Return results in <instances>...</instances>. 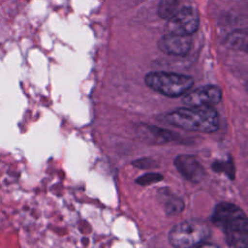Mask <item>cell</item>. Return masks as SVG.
<instances>
[{"label":"cell","mask_w":248,"mask_h":248,"mask_svg":"<svg viewBox=\"0 0 248 248\" xmlns=\"http://www.w3.org/2000/svg\"><path fill=\"white\" fill-rule=\"evenodd\" d=\"M213 224L219 227L229 246L246 248L248 245V221L237 205L230 202L218 203L212 213Z\"/></svg>","instance_id":"6da1fadb"},{"label":"cell","mask_w":248,"mask_h":248,"mask_svg":"<svg viewBox=\"0 0 248 248\" xmlns=\"http://www.w3.org/2000/svg\"><path fill=\"white\" fill-rule=\"evenodd\" d=\"M170 124L188 131L212 133L218 129V112L211 106H190L170 111L165 116Z\"/></svg>","instance_id":"7a4b0ae2"},{"label":"cell","mask_w":248,"mask_h":248,"mask_svg":"<svg viewBox=\"0 0 248 248\" xmlns=\"http://www.w3.org/2000/svg\"><path fill=\"white\" fill-rule=\"evenodd\" d=\"M210 230L203 221L191 219L176 224L169 232L170 243L178 248L201 246L209 236Z\"/></svg>","instance_id":"3957f363"},{"label":"cell","mask_w":248,"mask_h":248,"mask_svg":"<svg viewBox=\"0 0 248 248\" xmlns=\"http://www.w3.org/2000/svg\"><path fill=\"white\" fill-rule=\"evenodd\" d=\"M144 80L151 89L172 98L184 95L194 83L190 76L168 72H150Z\"/></svg>","instance_id":"277c9868"},{"label":"cell","mask_w":248,"mask_h":248,"mask_svg":"<svg viewBox=\"0 0 248 248\" xmlns=\"http://www.w3.org/2000/svg\"><path fill=\"white\" fill-rule=\"evenodd\" d=\"M199 25L198 12L193 7H182L168 19L166 31L167 33L191 36L198 30Z\"/></svg>","instance_id":"5b68a950"},{"label":"cell","mask_w":248,"mask_h":248,"mask_svg":"<svg viewBox=\"0 0 248 248\" xmlns=\"http://www.w3.org/2000/svg\"><path fill=\"white\" fill-rule=\"evenodd\" d=\"M222 91L216 85H204L184 94L183 103L187 106H213L220 102Z\"/></svg>","instance_id":"8992f818"},{"label":"cell","mask_w":248,"mask_h":248,"mask_svg":"<svg viewBox=\"0 0 248 248\" xmlns=\"http://www.w3.org/2000/svg\"><path fill=\"white\" fill-rule=\"evenodd\" d=\"M191 46L192 38L189 35L167 33L158 41V48L166 54L183 56L189 52Z\"/></svg>","instance_id":"52a82bcc"},{"label":"cell","mask_w":248,"mask_h":248,"mask_svg":"<svg viewBox=\"0 0 248 248\" xmlns=\"http://www.w3.org/2000/svg\"><path fill=\"white\" fill-rule=\"evenodd\" d=\"M176 170L189 181L200 182L205 174V170L201 162L193 155H179L174 159Z\"/></svg>","instance_id":"ba28073f"},{"label":"cell","mask_w":248,"mask_h":248,"mask_svg":"<svg viewBox=\"0 0 248 248\" xmlns=\"http://www.w3.org/2000/svg\"><path fill=\"white\" fill-rule=\"evenodd\" d=\"M225 44L230 48L246 51L247 50V32L245 30H235L230 33L225 40Z\"/></svg>","instance_id":"9c48e42d"},{"label":"cell","mask_w":248,"mask_h":248,"mask_svg":"<svg viewBox=\"0 0 248 248\" xmlns=\"http://www.w3.org/2000/svg\"><path fill=\"white\" fill-rule=\"evenodd\" d=\"M162 201H164V208L168 215H175L180 213L184 208V202L181 198L171 194L162 193Z\"/></svg>","instance_id":"30bf717a"},{"label":"cell","mask_w":248,"mask_h":248,"mask_svg":"<svg viewBox=\"0 0 248 248\" xmlns=\"http://www.w3.org/2000/svg\"><path fill=\"white\" fill-rule=\"evenodd\" d=\"M179 9V0H160L158 4V16L163 19H169Z\"/></svg>","instance_id":"8fae6325"},{"label":"cell","mask_w":248,"mask_h":248,"mask_svg":"<svg viewBox=\"0 0 248 248\" xmlns=\"http://www.w3.org/2000/svg\"><path fill=\"white\" fill-rule=\"evenodd\" d=\"M163 175L157 172H148L145 173L140 177H138V179L136 180V182L140 185L142 186H146V185H150L153 183H157L161 180H163Z\"/></svg>","instance_id":"7c38bea8"},{"label":"cell","mask_w":248,"mask_h":248,"mask_svg":"<svg viewBox=\"0 0 248 248\" xmlns=\"http://www.w3.org/2000/svg\"><path fill=\"white\" fill-rule=\"evenodd\" d=\"M213 169L215 171H223L227 175H229L231 178L233 179L234 176V168L233 164L232 162H215L213 165Z\"/></svg>","instance_id":"4fadbf2b"},{"label":"cell","mask_w":248,"mask_h":248,"mask_svg":"<svg viewBox=\"0 0 248 248\" xmlns=\"http://www.w3.org/2000/svg\"><path fill=\"white\" fill-rule=\"evenodd\" d=\"M133 165L140 169H149L154 165V161H152L149 158H143L133 162Z\"/></svg>","instance_id":"5bb4252c"}]
</instances>
